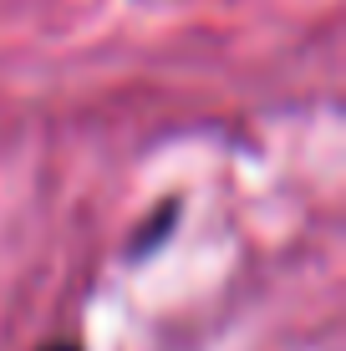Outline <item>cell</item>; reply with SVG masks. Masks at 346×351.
<instances>
[{
  "label": "cell",
  "mask_w": 346,
  "mask_h": 351,
  "mask_svg": "<svg viewBox=\"0 0 346 351\" xmlns=\"http://www.w3.org/2000/svg\"><path fill=\"white\" fill-rule=\"evenodd\" d=\"M46 351H77V346H46Z\"/></svg>",
  "instance_id": "6da1fadb"
}]
</instances>
